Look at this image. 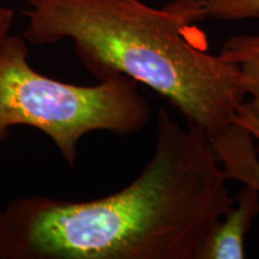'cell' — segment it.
<instances>
[{
	"label": "cell",
	"instance_id": "6da1fadb",
	"mask_svg": "<svg viewBox=\"0 0 259 259\" xmlns=\"http://www.w3.org/2000/svg\"><path fill=\"white\" fill-rule=\"evenodd\" d=\"M208 137L161 109L155 151L118 192L65 202L16 199L0 212V259H199L234 205Z\"/></svg>",
	"mask_w": 259,
	"mask_h": 259
},
{
	"label": "cell",
	"instance_id": "7a4b0ae2",
	"mask_svg": "<svg viewBox=\"0 0 259 259\" xmlns=\"http://www.w3.org/2000/svg\"><path fill=\"white\" fill-rule=\"evenodd\" d=\"M23 38L61 40L97 79L125 76L163 97L208 139L233 124L246 93L235 65L208 52L197 0L155 9L141 0H28Z\"/></svg>",
	"mask_w": 259,
	"mask_h": 259
},
{
	"label": "cell",
	"instance_id": "3957f363",
	"mask_svg": "<svg viewBox=\"0 0 259 259\" xmlns=\"http://www.w3.org/2000/svg\"><path fill=\"white\" fill-rule=\"evenodd\" d=\"M149 119L150 106L128 77L112 76L90 87L50 78L32 69L25 40L14 35L0 53V141L14 126H31L48 136L73 167L85 135H131Z\"/></svg>",
	"mask_w": 259,
	"mask_h": 259
},
{
	"label": "cell",
	"instance_id": "277c9868",
	"mask_svg": "<svg viewBox=\"0 0 259 259\" xmlns=\"http://www.w3.org/2000/svg\"><path fill=\"white\" fill-rule=\"evenodd\" d=\"M259 215V192L244 185L234 205L212 229L200 252L199 259L245 258V238Z\"/></svg>",
	"mask_w": 259,
	"mask_h": 259
},
{
	"label": "cell",
	"instance_id": "5b68a950",
	"mask_svg": "<svg viewBox=\"0 0 259 259\" xmlns=\"http://www.w3.org/2000/svg\"><path fill=\"white\" fill-rule=\"evenodd\" d=\"M220 54L235 65L240 72L246 95L251 96L250 102H244V107L259 118V34L229 37L223 44Z\"/></svg>",
	"mask_w": 259,
	"mask_h": 259
},
{
	"label": "cell",
	"instance_id": "8992f818",
	"mask_svg": "<svg viewBox=\"0 0 259 259\" xmlns=\"http://www.w3.org/2000/svg\"><path fill=\"white\" fill-rule=\"evenodd\" d=\"M229 180L240 181L259 192V154L251 139L239 143L222 161Z\"/></svg>",
	"mask_w": 259,
	"mask_h": 259
},
{
	"label": "cell",
	"instance_id": "52a82bcc",
	"mask_svg": "<svg viewBox=\"0 0 259 259\" xmlns=\"http://www.w3.org/2000/svg\"><path fill=\"white\" fill-rule=\"evenodd\" d=\"M203 17L244 21L259 17V0H197Z\"/></svg>",
	"mask_w": 259,
	"mask_h": 259
},
{
	"label": "cell",
	"instance_id": "ba28073f",
	"mask_svg": "<svg viewBox=\"0 0 259 259\" xmlns=\"http://www.w3.org/2000/svg\"><path fill=\"white\" fill-rule=\"evenodd\" d=\"M233 121L239 126H241L242 128H245L252 136V138L254 139V143L257 144V151L259 154V118L255 116L247 111L244 107V103L240 107L236 115L233 119Z\"/></svg>",
	"mask_w": 259,
	"mask_h": 259
},
{
	"label": "cell",
	"instance_id": "9c48e42d",
	"mask_svg": "<svg viewBox=\"0 0 259 259\" xmlns=\"http://www.w3.org/2000/svg\"><path fill=\"white\" fill-rule=\"evenodd\" d=\"M15 14L11 9L0 6V53L4 48L6 41L10 37L12 23H14Z\"/></svg>",
	"mask_w": 259,
	"mask_h": 259
}]
</instances>
